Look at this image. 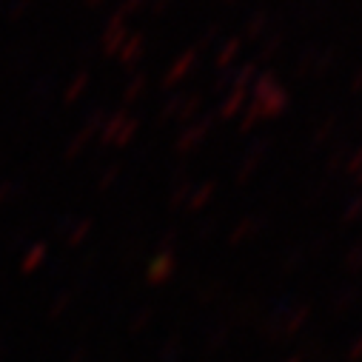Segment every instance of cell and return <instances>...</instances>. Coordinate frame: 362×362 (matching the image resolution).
<instances>
[{"mask_svg": "<svg viewBox=\"0 0 362 362\" xmlns=\"http://www.w3.org/2000/svg\"><path fill=\"white\" fill-rule=\"evenodd\" d=\"M254 103H257L262 120H274V117H283V115L291 109V92L280 83V86L271 88L265 98H259V100H254Z\"/></svg>", "mask_w": 362, "mask_h": 362, "instance_id": "cell-1", "label": "cell"}, {"mask_svg": "<svg viewBox=\"0 0 362 362\" xmlns=\"http://www.w3.org/2000/svg\"><path fill=\"white\" fill-rule=\"evenodd\" d=\"M271 146H274V140H271V137L251 140V146H248V151H245V157L240 160V168H237V183H245V180L254 177V171L259 168V163L268 157Z\"/></svg>", "mask_w": 362, "mask_h": 362, "instance_id": "cell-2", "label": "cell"}, {"mask_svg": "<svg viewBox=\"0 0 362 362\" xmlns=\"http://www.w3.org/2000/svg\"><path fill=\"white\" fill-rule=\"evenodd\" d=\"M214 112H203L200 115V120L194 123V126H189L183 134H180V140H177V151H194V148H200L203 146V140L209 137V132L214 129Z\"/></svg>", "mask_w": 362, "mask_h": 362, "instance_id": "cell-3", "label": "cell"}, {"mask_svg": "<svg viewBox=\"0 0 362 362\" xmlns=\"http://www.w3.org/2000/svg\"><path fill=\"white\" fill-rule=\"evenodd\" d=\"M245 103H248V92H245V88H228V92L220 98V106L214 112V120L228 123V120L240 117L243 109H245Z\"/></svg>", "mask_w": 362, "mask_h": 362, "instance_id": "cell-4", "label": "cell"}, {"mask_svg": "<svg viewBox=\"0 0 362 362\" xmlns=\"http://www.w3.org/2000/svg\"><path fill=\"white\" fill-rule=\"evenodd\" d=\"M271 15H268V9H254L248 18H245V23H243V35L240 37H245V40H259L271 26Z\"/></svg>", "mask_w": 362, "mask_h": 362, "instance_id": "cell-5", "label": "cell"}, {"mask_svg": "<svg viewBox=\"0 0 362 362\" xmlns=\"http://www.w3.org/2000/svg\"><path fill=\"white\" fill-rule=\"evenodd\" d=\"M240 52H243V37L240 35H234V37H228V40H223L220 46H217V54H214V66L223 71V69H231V63L240 57Z\"/></svg>", "mask_w": 362, "mask_h": 362, "instance_id": "cell-6", "label": "cell"}, {"mask_svg": "<svg viewBox=\"0 0 362 362\" xmlns=\"http://www.w3.org/2000/svg\"><path fill=\"white\" fill-rule=\"evenodd\" d=\"M317 54H320V46H317V43H305L303 52H300V57H297V63H294V69H291V77H294V80L311 77L314 63H317Z\"/></svg>", "mask_w": 362, "mask_h": 362, "instance_id": "cell-7", "label": "cell"}, {"mask_svg": "<svg viewBox=\"0 0 362 362\" xmlns=\"http://www.w3.org/2000/svg\"><path fill=\"white\" fill-rule=\"evenodd\" d=\"M274 86H280V77H277V71H274V69L257 71L254 83L248 86V100H259V98H265V95H268Z\"/></svg>", "mask_w": 362, "mask_h": 362, "instance_id": "cell-8", "label": "cell"}, {"mask_svg": "<svg viewBox=\"0 0 362 362\" xmlns=\"http://www.w3.org/2000/svg\"><path fill=\"white\" fill-rule=\"evenodd\" d=\"M283 43H286V32L283 29H268V37L259 43V52H257V66L259 63H268L271 57H277V52L283 49Z\"/></svg>", "mask_w": 362, "mask_h": 362, "instance_id": "cell-9", "label": "cell"}, {"mask_svg": "<svg viewBox=\"0 0 362 362\" xmlns=\"http://www.w3.org/2000/svg\"><path fill=\"white\" fill-rule=\"evenodd\" d=\"M197 60H200V54L194 52V49H189V52H183V54H180L177 57V63L171 66V71L165 74V86H174L177 80H183L194 66H197Z\"/></svg>", "mask_w": 362, "mask_h": 362, "instance_id": "cell-10", "label": "cell"}, {"mask_svg": "<svg viewBox=\"0 0 362 362\" xmlns=\"http://www.w3.org/2000/svg\"><path fill=\"white\" fill-rule=\"evenodd\" d=\"M337 129H339V117H337V115H328V117L322 120V126H320V129L311 134V140H308V151H311V148H320V146H325L328 140H334Z\"/></svg>", "mask_w": 362, "mask_h": 362, "instance_id": "cell-11", "label": "cell"}, {"mask_svg": "<svg viewBox=\"0 0 362 362\" xmlns=\"http://www.w3.org/2000/svg\"><path fill=\"white\" fill-rule=\"evenodd\" d=\"M257 71H259V66H257L254 60L240 63L237 69H231V88H245V92H248V86L254 83Z\"/></svg>", "mask_w": 362, "mask_h": 362, "instance_id": "cell-12", "label": "cell"}, {"mask_svg": "<svg viewBox=\"0 0 362 362\" xmlns=\"http://www.w3.org/2000/svg\"><path fill=\"white\" fill-rule=\"evenodd\" d=\"M339 63V49H337V43H331V46H325V49H320V54H317V63H314V77H325L334 66Z\"/></svg>", "mask_w": 362, "mask_h": 362, "instance_id": "cell-13", "label": "cell"}, {"mask_svg": "<svg viewBox=\"0 0 362 362\" xmlns=\"http://www.w3.org/2000/svg\"><path fill=\"white\" fill-rule=\"evenodd\" d=\"M197 115H203V95H200V92H192L183 103H180L177 120H194Z\"/></svg>", "mask_w": 362, "mask_h": 362, "instance_id": "cell-14", "label": "cell"}, {"mask_svg": "<svg viewBox=\"0 0 362 362\" xmlns=\"http://www.w3.org/2000/svg\"><path fill=\"white\" fill-rule=\"evenodd\" d=\"M348 151H351V143L348 140H339L331 151H328V157H325V171L331 174V171H337V168H342L345 165V157H348Z\"/></svg>", "mask_w": 362, "mask_h": 362, "instance_id": "cell-15", "label": "cell"}, {"mask_svg": "<svg viewBox=\"0 0 362 362\" xmlns=\"http://www.w3.org/2000/svg\"><path fill=\"white\" fill-rule=\"evenodd\" d=\"M262 117H259V109H257V103L254 100H248L245 103V109H243V120H240V132L245 134V132H251L257 123H259Z\"/></svg>", "mask_w": 362, "mask_h": 362, "instance_id": "cell-16", "label": "cell"}, {"mask_svg": "<svg viewBox=\"0 0 362 362\" xmlns=\"http://www.w3.org/2000/svg\"><path fill=\"white\" fill-rule=\"evenodd\" d=\"M228 88H231V69H223V71L214 77V83H211V95H220V98H223Z\"/></svg>", "mask_w": 362, "mask_h": 362, "instance_id": "cell-17", "label": "cell"}, {"mask_svg": "<svg viewBox=\"0 0 362 362\" xmlns=\"http://www.w3.org/2000/svg\"><path fill=\"white\" fill-rule=\"evenodd\" d=\"M348 174H354L356 177V171L362 168V146H356V148H351L348 151V157H345V165H342Z\"/></svg>", "mask_w": 362, "mask_h": 362, "instance_id": "cell-18", "label": "cell"}, {"mask_svg": "<svg viewBox=\"0 0 362 362\" xmlns=\"http://www.w3.org/2000/svg\"><path fill=\"white\" fill-rule=\"evenodd\" d=\"M217 35H220V23H211V26H209V29L203 32V37H200V43L194 46V52H197V54H203V49H206V46H211V43L217 40Z\"/></svg>", "mask_w": 362, "mask_h": 362, "instance_id": "cell-19", "label": "cell"}, {"mask_svg": "<svg viewBox=\"0 0 362 362\" xmlns=\"http://www.w3.org/2000/svg\"><path fill=\"white\" fill-rule=\"evenodd\" d=\"M214 189H217V183H203L200 189H197V194H194V206H206L209 200H211V194H214Z\"/></svg>", "mask_w": 362, "mask_h": 362, "instance_id": "cell-20", "label": "cell"}, {"mask_svg": "<svg viewBox=\"0 0 362 362\" xmlns=\"http://www.w3.org/2000/svg\"><path fill=\"white\" fill-rule=\"evenodd\" d=\"M180 103H183V98L180 95H174L168 103H165V109H163V120H168V117H174L177 112H180Z\"/></svg>", "mask_w": 362, "mask_h": 362, "instance_id": "cell-21", "label": "cell"}, {"mask_svg": "<svg viewBox=\"0 0 362 362\" xmlns=\"http://www.w3.org/2000/svg\"><path fill=\"white\" fill-rule=\"evenodd\" d=\"M348 92H351V95H359V92H362V66H359V69H356V71L351 74V83H348Z\"/></svg>", "mask_w": 362, "mask_h": 362, "instance_id": "cell-22", "label": "cell"}, {"mask_svg": "<svg viewBox=\"0 0 362 362\" xmlns=\"http://www.w3.org/2000/svg\"><path fill=\"white\" fill-rule=\"evenodd\" d=\"M359 211H362V197H359V200H354V203H351V209H348V214H345V217H348V220H351V217H356V214H359Z\"/></svg>", "mask_w": 362, "mask_h": 362, "instance_id": "cell-23", "label": "cell"}, {"mask_svg": "<svg viewBox=\"0 0 362 362\" xmlns=\"http://www.w3.org/2000/svg\"><path fill=\"white\" fill-rule=\"evenodd\" d=\"M356 180H359V186H362V168H359V171H356Z\"/></svg>", "mask_w": 362, "mask_h": 362, "instance_id": "cell-24", "label": "cell"}, {"mask_svg": "<svg viewBox=\"0 0 362 362\" xmlns=\"http://www.w3.org/2000/svg\"><path fill=\"white\" fill-rule=\"evenodd\" d=\"M223 4H226V6H231V4H237V0H223Z\"/></svg>", "mask_w": 362, "mask_h": 362, "instance_id": "cell-25", "label": "cell"}]
</instances>
